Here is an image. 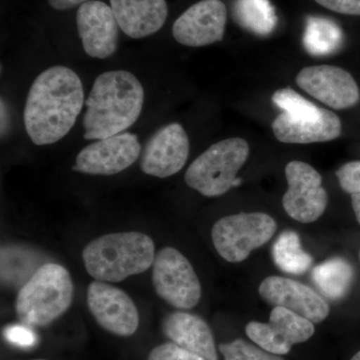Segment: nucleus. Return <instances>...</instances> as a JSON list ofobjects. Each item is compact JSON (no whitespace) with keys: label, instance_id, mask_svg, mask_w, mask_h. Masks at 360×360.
Returning <instances> with one entry per match:
<instances>
[{"label":"nucleus","instance_id":"nucleus-19","mask_svg":"<svg viewBox=\"0 0 360 360\" xmlns=\"http://www.w3.org/2000/svg\"><path fill=\"white\" fill-rule=\"evenodd\" d=\"M162 329L163 333L175 345L206 360H219L212 329L198 315L186 312L168 314L163 321Z\"/></svg>","mask_w":360,"mask_h":360},{"label":"nucleus","instance_id":"nucleus-28","mask_svg":"<svg viewBox=\"0 0 360 360\" xmlns=\"http://www.w3.org/2000/svg\"><path fill=\"white\" fill-rule=\"evenodd\" d=\"M6 340L16 347H32L37 342V335L25 326H11L4 330Z\"/></svg>","mask_w":360,"mask_h":360},{"label":"nucleus","instance_id":"nucleus-32","mask_svg":"<svg viewBox=\"0 0 360 360\" xmlns=\"http://www.w3.org/2000/svg\"><path fill=\"white\" fill-rule=\"evenodd\" d=\"M352 360H360V352H357V354L352 357Z\"/></svg>","mask_w":360,"mask_h":360},{"label":"nucleus","instance_id":"nucleus-1","mask_svg":"<svg viewBox=\"0 0 360 360\" xmlns=\"http://www.w3.org/2000/svg\"><path fill=\"white\" fill-rule=\"evenodd\" d=\"M84 104V86L75 71L61 65L42 71L26 98V134L37 146L56 143L72 129Z\"/></svg>","mask_w":360,"mask_h":360},{"label":"nucleus","instance_id":"nucleus-23","mask_svg":"<svg viewBox=\"0 0 360 360\" xmlns=\"http://www.w3.org/2000/svg\"><path fill=\"white\" fill-rule=\"evenodd\" d=\"M276 266L290 274H305L312 264V257L302 250L300 239L295 231H283L272 248Z\"/></svg>","mask_w":360,"mask_h":360},{"label":"nucleus","instance_id":"nucleus-11","mask_svg":"<svg viewBox=\"0 0 360 360\" xmlns=\"http://www.w3.org/2000/svg\"><path fill=\"white\" fill-rule=\"evenodd\" d=\"M87 305L97 323L108 333L130 336L139 328V310L120 288L103 281H94L87 288Z\"/></svg>","mask_w":360,"mask_h":360},{"label":"nucleus","instance_id":"nucleus-13","mask_svg":"<svg viewBox=\"0 0 360 360\" xmlns=\"http://www.w3.org/2000/svg\"><path fill=\"white\" fill-rule=\"evenodd\" d=\"M188 155L186 130L179 123H170L148 139L141 153V168L146 174L167 179L184 167Z\"/></svg>","mask_w":360,"mask_h":360},{"label":"nucleus","instance_id":"nucleus-26","mask_svg":"<svg viewBox=\"0 0 360 360\" xmlns=\"http://www.w3.org/2000/svg\"><path fill=\"white\" fill-rule=\"evenodd\" d=\"M148 360H206L205 357L194 354L186 348L175 345L174 342H167L158 345L151 350Z\"/></svg>","mask_w":360,"mask_h":360},{"label":"nucleus","instance_id":"nucleus-12","mask_svg":"<svg viewBox=\"0 0 360 360\" xmlns=\"http://www.w3.org/2000/svg\"><path fill=\"white\" fill-rule=\"evenodd\" d=\"M295 80L310 96L333 110H345L359 103V85L348 71L338 66H309L298 72Z\"/></svg>","mask_w":360,"mask_h":360},{"label":"nucleus","instance_id":"nucleus-8","mask_svg":"<svg viewBox=\"0 0 360 360\" xmlns=\"http://www.w3.org/2000/svg\"><path fill=\"white\" fill-rule=\"evenodd\" d=\"M285 177L288 184L283 198L285 212L302 224L316 221L328 206L321 175L311 165L293 160L285 167Z\"/></svg>","mask_w":360,"mask_h":360},{"label":"nucleus","instance_id":"nucleus-24","mask_svg":"<svg viewBox=\"0 0 360 360\" xmlns=\"http://www.w3.org/2000/svg\"><path fill=\"white\" fill-rule=\"evenodd\" d=\"M271 101L277 108L292 117L316 116L322 110L290 87L276 90L271 97Z\"/></svg>","mask_w":360,"mask_h":360},{"label":"nucleus","instance_id":"nucleus-17","mask_svg":"<svg viewBox=\"0 0 360 360\" xmlns=\"http://www.w3.org/2000/svg\"><path fill=\"white\" fill-rule=\"evenodd\" d=\"M271 127L276 139L284 143L309 144L335 141L342 131L340 117L326 108H322L319 115L305 117H292L281 113Z\"/></svg>","mask_w":360,"mask_h":360},{"label":"nucleus","instance_id":"nucleus-25","mask_svg":"<svg viewBox=\"0 0 360 360\" xmlns=\"http://www.w3.org/2000/svg\"><path fill=\"white\" fill-rule=\"evenodd\" d=\"M224 360H283L264 348L255 347L248 341L236 340L219 345Z\"/></svg>","mask_w":360,"mask_h":360},{"label":"nucleus","instance_id":"nucleus-2","mask_svg":"<svg viewBox=\"0 0 360 360\" xmlns=\"http://www.w3.org/2000/svg\"><path fill=\"white\" fill-rule=\"evenodd\" d=\"M144 103L141 82L127 70L106 71L94 80L85 101L82 127L86 141L122 134L136 122Z\"/></svg>","mask_w":360,"mask_h":360},{"label":"nucleus","instance_id":"nucleus-18","mask_svg":"<svg viewBox=\"0 0 360 360\" xmlns=\"http://www.w3.org/2000/svg\"><path fill=\"white\" fill-rule=\"evenodd\" d=\"M120 30L127 37L139 39L150 37L167 21V0H110Z\"/></svg>","mask_w":360,"mask_h":360},{"label":"nucleus","instance_id":"nucleus-7","mask_svg":"<svg viewBox=\"0 0 360 360\" xmlns=\"http://www.w3.org/2000/svg\"><path fill=\"white\" fill-rule=\"evenodd\" d=\"M153 283L158 296L175 309H191L200 302L201 285L193 265L179 250L163 248L155 255Z\"/></svg>","mask_w":360,"mask_h":360},{"label":"nucleus","instance_id":"nucleus-33","mask_svg":"<svg viewBox=\"0 0 360 360\" xmlns=\"http://www.w3.org/2000/svg\"><path fill=\"white\" fill-rule=\"evenodd\" d=\"M34 360H45V359H34Z\"/></svg>","mask_w":360,"mask_h":360},{"label":"nucleus","instance_id":"nucleus-5","mask_svg":"<svg viewBox=\"0 0 360 360\" xmlns=\"http://www.w3.org/2000/svg\"><path fill=\"white\" fill-rule=\"evenodd\" d=\"M248 155L250 146L239 137L212 144L187 168L186 184L207 198L222 195L240 182L236 175Z\"/></svg>","mask_w":360,"mask_h":360},{"label":"nucleus","instance_id":"nucleus-27","mask_svg":"<svg viewBox=\"0 0 360 360\" xmlns=\"http://www.w3.org/2000/svg\"><path fill=\"white\" fill-rule=\"evenodd\" d=\"M340 186L345 193L360 194V161H350L336 170Z\"/></svg>","mask_w":360,"mask_h":360},{"label":"nucleus","instance_id":"nucleus-34","mask_svg":"<svg viewBox=\"0 0 360 360\" xmlns=\"http://www.w3.org/2000/svg\"><path fill=\"white\" fill-rule=\"evenodd\" d=\"M359 257H360V255H359Z\"/></svg>","mask_w":360,"mask_h":360},{"label":"nucleus","instance_id":"nucleus-30","mask_svg":"<svg viewBox=\"0 0 360 360\" xmlns=\"http://www.w3.org/2000/svg\"><path fill=\"white\" fill-rule=\"evenodd\" d=\"M89 1H92V0H49V4H51L52 8L63 11L82 6Z\"/></svg>","mask_w":360,"mask_h":360},{"label":"nucleus","instance_id":"nucleus-22","mask_svg":"<svg viewBox=\"0 0 360 360\" xmlns=\"http://www.w3.org/2000/svg\"><path fill=\"white\" fill-rule=\"evenodd\" d=\"M312 277L324 295L331 300H340L352 285L354 270L347 260L333 258L314 267Z\"/></svg>","mask_w":360,"mask_h":360},{"label":"nucleus","instance_id":"nucleus-21","mask_svg":"<svg viewBox=\"0 0 360 360\" xmlns=\"http://www.w3.org/2000/svg\"><path fill=\"white\" fill-rule=\"evenodd\" d=\"M342 40V30L333 20L314 16L307 18L303 45L311 56H328L335 53Z\"/></svg>","mask_w":360,"mask_h":360},{"label":"nucleus","instance_id":"nucleus-16","mask_svg":"<svg viewBox=\"0 0 360 360\" xmlns=\"http://www.w3.org/2000/svg\"><path fill=\"white\" fill-rule=\"evenodd\" d=\"M258 291L269 304L290 310L314 323L326 321L330 312L326 300L312 288L285 277H267Z\"/></svg>","mask_w":360,"mask_h":360},{"label":"nucleus","instance_id":"nucleus-4","mask_svg":"<svg viewBox=\"0 0 360 360\" xmlns=\"http://www.w3.org/2000/svg\"><path fill=\"white\" fill-rule=\"evenodd\" d=\"M73 291L72 279L65 267L58 264L41 265L18 292V319L27 326H49L70 309Z\"/></svg>","mask_w":360,"mask_h":360},{"label":"nucleus","instance_id":"nucleus-9","mask_svg":"<svg viewBox=\"0 0 360 360\" xmlns=\"http://www.w3.org/2000/svg\"><path fill=\"white\" fill-rule=\"evenodd\" d=\"M141 153L137 135L122 132L98 139L82 149L72 169L85 174L115 175L131 167Z\"/></svg>","mask_w":360,"mask_h":360},{"label":"nucleus","instance_id":"nucleus-6","mask_svg":"<svg viewBox=\"0 0 360 360\" xmlns=\"http://www.w3.org/2000/svg\"><path fill=\"white\" fill-rule=\"evenodd\" d=\"M276 229V220L266 213L243 212L215 222L212 238L220 257L238 264L250 257L251 251L269 243Z\"/></svg>","mask_w":360,"mask_h":360},{"label":"nucleus","instance_id":"nucleus-31","mask_svg":"<svg viewBox=\"0 0 360 360\" xmlns=\"http://www.w3.org/2000/svg\"><path fill=\"white\" fill-rule=\"evenodd\" d=\"M352 205L357 221L360 224V194H354V195H352Z\"/></svg>","mask_w":360,"mask_h":360},{"label":"nucleus","instance_id":"nucleus-10","mask_svg":"<svg viewBox=\"0 0 360 360\" xmlns=\"http://www.w3.org/2000/svg\"><path fill=\"white\" fill-rule=\"evenodd\" d=\"M314 331V322L279 307L272 309L267 323L251 321L245 328L255 345L276 355L288 354L293 345L311 338Z\"/></svg>","mask_w":360,"mask_h":360},{"label":"nucleus","instance_id":"nucleus-14","mask_svg":"<svg viewBox=\"0 0 360 360\" xmlns=\"http://www.w3.org/2000/svg\"><path fill=\"white\" fill-rule=\"evenodd\" d=\"M226 21L227 8L221 0H201L175 20L172 34L186 46H206L221 41Z\"/></svg>","mask_w":360,"mask_h":360},{"label":"nucleus","instance_id":"nucleus-20","mask_svg":"<svg viewBox=\"0 0 360 360\" xmlns=\"http://www.w3.org/2000/svg\"><path fill=\"white\" fill-rule=\"evenodd\" d=\"M234 20L243 30L266 37L276 30V9L269 0H236L233 6Z\"/></svg>","mask_w":360,"mask_h":360},{"label":"nucleus","instance_id":"nucleus-3","mask_svg":"<svg viewBox=\"0 0 360 360\" xmlns=\"http://www.w3.org/2000/svg\"><path fill=\"white\" fill-rule=\"evenodd\" d=\"M90 276L103 283H120L153 264L155 243L139 231L117 232L94 239L82 252Z\"/></svg>","mask_w":360,"mask_h":360},{"label":"nucleus","instance_id":"nucleus-15","mask_svg":"<svg viewBox=\"0 0 360 360\" xmlns=\"http://www.w3.org/2000/svg\"><path fill=\"white\" fill-rule=\"evenodd\" d=\"M78 35L90 58L105 59L115 53L120 37V25L112 8L98 0L78 7Z\"/></svg>","mask_w":360,"mask_h":360},{"label":"nucleus","instance_id":"nucleus-29","mask_svg":"<svg viewBox=\"0 0 360 360\" xmlns=\"http://www.w3.org/2000/svg\"><path fill=\"white\" fill-rule=\"evenodd\" d=\"M315 1L336 13L360 16V0H315Z\"/></svg>","mask_w":360,"mask_h":360}]
</instances>
